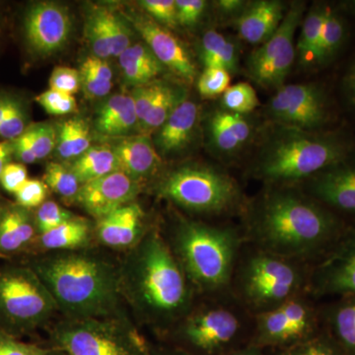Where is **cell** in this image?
<instances>
[{
  "label": "cell",
  "mask_w": 355,
  "mask_h": 355,
  "mask_svg": "<svg viewBox=\"0 0 355 355\" xmlns=\"http://www.w3.org/2000/svg\"><path fill=\"white\" fill-rule=\"evenodd\" d=\"M268 114L284 127L320 132L331 120L330 99L318 84H292L277 89Z\"/></svg>",
  "instance_id": "4fadbf2b"
},
{
  "label": "cell",
  "mask_w": 355,
  "mask_h": 355,
  "mask_svg": "<svg viewBox=\"0 0 355 355\" xmlns=\"http://www.w3.org/2000/svg\"><path fill=\"white\" fill-rule=\"evenodd\" d=\"M222 104L226 111L245 114L258 108L260 101L253 86L249 83H238L229 86L223 93Z\"/></svg>",
  "instance_id": "f35d334b"
},
{
  "label": "cell",
  "mask_w": 355,
  "mask_h": 355,
  "mask_svg": "<svg viewBox=\"0 0 355 355\" xmlns=\"http://www.w3.org/2000/svg\"><path fill=\"white\" fill-rule=\"evenodd\" d=\"M202 60L205 69H222L230 73L237 67V48L220 33L209 30L202 36Z\"/></svg>",
  "instance_id": "4dcf8cb0"
},
{
  "label": "cell",
  "mask_w": 355,
  "mask_h": 355,
  "mask_svg": "<svg viewBox=\"0 0 355 355\" xmlns=\"http://www.w3.org/2000/svg\"><path fill=\"white\" fill-rule=\"evenodd\" d=\"M158 195L196 214H222L242 210L246 202L237 182L227 173L207 166L178 168L159 183Z\"/></svg>",
  "instance_id": "ba28073f"
},
{
  "label": "cell",
  "mask_w": 355,
  "mask_h": 355,
  "mask_svg": "<svg viewBox=\"0 0 355 355\" xmlns=\"http://www.w3.org/2000/svg\"><path fill=\"white\" fill-rule=\"evenodd\" d=\"M209 130L214 146L221 153L238 150L251 137L252 128L243 114L218 111L209 121Z\"/></svg>",
  "instance_id": "484cf974"
},
{
  "label": "cell",
  "mask_w": 355,
  "mask_h": 355,
  "mask_svg": "<svg viewBox=\"0 0 355 355\" xmlns=\"http://www.w3.org/2000/svg\"><path fill=\"white\" fill-rule=\"evenodd\" d=\"M327 9L328 6L324 4L313 6L308 15L303 19L300 38L296 46L299 60H301L303 64H315V58L323 31Z\"/></svg>",
  "instance_id": "d6a6232c"
},
{
  "label": "cell",
  "mask_w": 355,
  "mask_h": 355,
  "mask_svg": "<svg viewBox=\"0 0 355 355\" xmlns=\"http://www.w3.org/2000/svg\"><path fill=\"white\" fill-rule=\"evenodd\" d=\"M151 355H191L183 349L178 347H161V349H153L151 347Z\"/></svg>",
  "instance_id": "94428289"
},
{
  "label": "cell",
  "mask_w": 355,
  "mask_h": 355,
  "mask_svg": "<svg viewBox=\"0 0 355 355\" xmlns=\"http://www.w3.org/2000/svg\"><path fill=\"white\" fill-rule=\"evenodd\" d=\"M181 102L182 100L174 89L160 83L157 94L154 98L146 119L140 123V128L144 130L160 128Z\"/></svg>",
  "instance_id": "e575fe53"
},
{
  "label": "cell",
  "mask_w": 355,
  "mask_h": 355,
  "mask_svg": "<svg viewBox=\"0 0 355 355\" xmlns=\"http://www.w3.org/2000/svg\"><path fill=\"white\" fill-rule=\"evenodd\" d=\"M121 296L147 324L168 333L196 304L195 288L165 238L147 231L120 266Z\"/></svg>",
  "instance_id": "7a4b0ae2"
},
{
  "label": "cell",
  "mask_w": 355,
  "mask_h": 355,
  "mask_svg": "<svg viewBox=\"0 0 355 355\" xmlns=\"http://www.w3.org/2000/svg\"><path fill=\"white\" fill-rule=\"evenodd\" d=\"M225 355H266L265 350L260 349V347H254V345H243L239 349L232 350L229 354Z\"/></svg>",
  "instance_id": "91938a15"
},
{
  "label": "cell",
  "mask_w": 355,
  "mask_h": 355,
  "mask_svg": "<svg viewBox=\"0 0 355 355\" xmlns=\"http://www.w3.org/2000/svg\"><path fill=\"white\" fill-rule=\"evenodd\" d=\"M347 6L349 7L352 12L355 13V0H354V1L347 2Z\"/></svg>",
  "instance_id": "be15d7a7"
},
{
  "label": "cell",
  "mask_w": 355,
  "mask_h": 355,
  "mask_svg": "<svg viewBox=\"0 0 355 355\" xmlns=\"http://www.w3.org/2000/svg\"><path fill=\"white\" fill-rule=\"evenodd\" d=\"M144 211L132 202L98 219L96 234L100 243L112 248H133L146 234Z\"/></svg>",
  "instance_id": "d6986e66"
},
{
  "label": "cell",
  "mask_w": 355,
  "mask_h": 355,
  "mask_svg": "<svg viewBox=\"0 0 355 355\" xmlns=\"http://www.w3.org/2000/svg\"><path fill=\"white\" fill-rule=\"evenodd\" d=\"M275 355H345L324 328L304 342L287 349L275 350Z\"/></svg>",
  "instance_id": "74e56055"
},
{
  "label": "cell",
  "mask_w": 355,
  "mask_h": 355,
  "mask_svg": "<svg viewBox=\"0 0 355 355\" xmlns=\"http://www.w3.org/2000/svg\"><path fill=\"white\" fill-rule=\"evenodd\" d=\"M36 101L46 113L53 116H62L76 111V101L73 95L50 88L37 96Z\"/></svg>",
  "instance_id": "ee69618b"
},
{
  "label": "cell",
  "mask_w": 355,
  "mask_h": 355,
  "mask_svg": "<svg viewBox=\"0 0 355 355\" xmlns=\"http://www.w3.org/2000/svg\"><path fill=\"white\" fill-rule=\"evenodd\" d=\"M322 328L319 306L308 294H302L254 315L249 345L263 350L284 349L312 338Z\"/></svg>",
  "instance_id": "8fae6325"
},
{
  "label": "cell",
  "mask_w": 355,
  "mask_h": 355,
  "mask_svg": "<svg viewBox=\"0 0 355 355\" xmlns=\"http://www.w3.org/2000/svg\"><path fill=\"white\" fill-rule=\"evenodd\" d=\"M49 85L53 90L74 96L81 88L80 71L72 67H55L51 72Z\"/></svg>",
  "instance_id": "bcb514c9"
},
{
  "label": "cell",
  "mask_w": 355,
  "mask_h": 355,
  "mask_svg": "<svg viewBox=\"0 0 355 355\" xmlns=\"http://www.w3.org/2000/svg\"><path fill=\"white\" fill-rule=\"evenodd\" d=\"M307 294L314 300L355 295V226H347L328 252L311 265Z\"/></svg>",
  "instance_id": "5bb4252c"
},
{
  "label": "cell",
  "mask_w": 355,
  "mask_h": 355,
  "mask_svg": "<svg viewBox=\"0 0 355 355\" xmlns=\"http://www.w3.org/2000/svg\"><path fill=\"white\" fill-rule=\"evenodd\" d=\"M243 212L245 243L310 265L324 256L349 226L299 187L266 186Z\"/></svg>",
  "instance_id": "6da1fadb"
},
{
  "label": "cell",
  "mask_w": 355,
  "mask_h": 355,
  "mask_svg": "<svg viewBox=\"0 0 355 355\" xmlns=\"http://www.w3.org/2000/svg\"><path fill=\"white\" fill-rule=\"evenodd\" d=\"M119 58L125 80L135 86L153 83L164 67L146 44L140 43L132 44Z\"/></svg>",
  "instance_id": "4316f807"
},
{
  "label": "cell",
  "mask_w": 355,
  "mask_h": 355,
  "mask_svg": "<svg viewBox=\"0 0 355 355\" xmlns=\"http://www.w3.org/2000/svg\"><path fill=\"white\" fill-rule=\"evenodd\" d=\"M98 132L110 137L128 135L139 125L132 96L116 94L102 105L96 116Z\"/></svg>",
  "instance_id": "d4e9b609"
},
{
  "label": "cell",
  "mask_w": 355,
  "mask_h": 355,
  "mask_svg": "<svg viewBox=\"0 0 355 355\" xmlns=\"http://www.w3.org/2000/svg\"><path fill=\"white\" fill-rule=\"evenodd\" d=\"M74 217L76 216L71 212L64 209L57 202H53V200H46L37 209L34 218L37 231L40 234H43V233L57 228L58 226L62 225Z\"/></svg>",
  "instance_id": "60d3db41"
},
{
  "label": "cell",
  "mask_w": 355,
  "mask_h": 355,
  "mask_svg": "<svg viewBox=\"0 0 355 355\" xmlns=\"http://www.w3.org/2000/svg\"><path fill=\"white\" fill-rule=\"evenodd\" d=\"M27 113L20 99L9 94H0V137L3 140L17 139L28 128Z\"/></svg>",
  "instance_id": "836d02e7"
},
{
  "label": "cell",
  "mask_w": 355,
  "mask_h": 355,
  "mask_svg": "<svg viewBox=\"0 0 355 355\" xmlns=\"http://www.w3.org/2000/svg\"><path fill=\"white\" fill-rule=\"evenodd\" d=\"M79 71H80L81 77V89H83L84 94L90 99L105 97L111 92L113 83H106V81L100 80V79L89 76L88 73L81 71V70Z\"/></svg>",
  "instance_id": "db71d44e"
},
{
  "label": "cell",
  "mask_w": 355,
  "mask_h": 355,
  "mask_svg": "<svg viewBox=\"0 0 355 355\" xmlns=\"http://www.w3.org/2000/svg\"><path fill=\"white\" fill-rule=\"evenodd\" d=\"M355 157V140L342 132L282 127L273 132L252 174L266 186L299 187L331 166Z\"/></svg>",
  "instance_id": "277c9868"
},
{
  "label": "cell",
  "mask_w": 355,
  "mask_h": 355,
  "mask_svg": "<svg viewBox=\"0 0 355 355\" xmlns=\"http://www.w3.org/2000/svg\"><path fill=\"white\" fill-rule=\"evenodd\" d=\"M51 347L21 342L0 331V355H46Z\"/></svg>",
  "instance_id": "c3c4849f"
},
{
  "label": "cell",
  "mask_w": 355,
  "mask_h": 355,
  "mask_svg": "<svg viewBox=\"0 0 355 355\" xmlns=\"http://www.w3.org/2000/svg\"><path fill=\"white\" fill-rule=\"evenodd\" d=\"M198 118V107L191 101H182L164 125L159 128L156 144L162 154L178 153L190 144Z\"/></svg>",
  "instance_id": "603a6c76"
},
{
  "label": "cell",
  "mask_w": 355,
  "mask_h": 355,
  "mask_svg": "<svg viewBox=\"0 0 355 355\" xmlns=\"http://www.w3.org/2000/svg\"><path fill=\"white\" fill-rule=\"evenodd\" d=\"M168 331L178 349L191 355H225L251 340L254 316L230 291L207 296Z\"/></svg>",
  "instance_id": "52a82bcc"
},
{
  "label": "cell",
  "mask_w": 355,
  "mask_h": 355,
  "mask_svg": "<svg viewBox=\"0 0 355 355\" xmlns=\"http://www.w3.org/2000/svg\"><path fill=\"white\" fill-rule=\"evenodd\" d=\"M13 149L12 144L9 140H1L0 141V175L4 168L9 163L12 162Z\"/></svg>",
  "instance_id": "680465c9"
},
{
  "label": "cell",
  "mask_w": 355,
  "mask_h": 355,
  "mask_svg": "<svg viewBox=\"0 0 355 355\" xmlns=\"http://www.w3.org/2000/svg\"><path fill=\"white\" fill-rule=\"evenodd\" d=\"M71 20L65 7L55 2L40 1L26 10L23 36L34 55L48 57L57 53L69 41Z\"/></svg>",
  "instance_id": "9a60e30c"
},
{
  "label": "cell",
  "mask_w": 355,
  "mask_h": 355,
  "mask_svg": "<svg viewBox=\"0 0 355 355\" xmlns=\"http://www.w3.org/2000/svg\"><path fill=\"white\" fill-rule=\"evenodd\" d=\"M13 149V157L17 159L18 162L22 164H34L38 161L31 144H30L29 139L27 137L22 133L17 139L11 140Z\"/></svg>",
  "instance_id": "11a10c76"
},
{
  "label": "cell",
  "mask_w": 355,
  "mask_h": 355,
  "mask_svg": "<svg viewBox=\"0 0 355 355\" xmlns=\"http://www.w3.org/2000/svg\"><path fill=\"white\" fill-rule=\"evenodd\" d=\"M37 159L48 157L57 148L58 130L51 123H37L28 125L24 132Z\"/></svg>",
  "instance_id": "ab89813d"
},
{
  "label": "cell",
  "mask_w": 355,
  "mask_h": 355,
  "mask_svg": "<svg viewBox=\"0 0 355 355\" xmlns=\"http://www.w3.org/2000/svg\"><path fill=\"white\" fill-rule=\"evenodd\" d=\"M29 266L69 319L120 314V268L99 254L83 249L57 252Z\"/></svg>",
  "instance_id": "3957f363"
},
{
  "label": "cell",
  "mask_w": 355,
  "mask_h": 355,
  "mask_svg": "<svg viewBox=\"0 0 355 355\" xmlns=\"http://www.w3.org/2000/svg\"><path fill=\"white\" fill-rule=\"evenodd\" d=\"M86 38L92 49L93 55L107 60L112 57L108 37L105 31L98 9H94L89 15L85 26Z\"/></svg>",
  "instance_id": "b9f144b4"
},
{
  "label": "cell",
  "mask_w": 355,
  "mask_h": 355,
  "mask_svg": "<svg viewBox=\"0 0 355 355\" xmlns=\"http://www.w3.org/2000/svg\"><path fill=\"white\" fill-rule=\"evenodd\" d=\"M231 77L227 70L205 69L198 80V89L203 98H214L223 94L229 88Z\"/></svg>",
  "instance_id": "7bdbcfd3"
},
{
  "label": "cell",
  "mask_w": 355,
  "mask_h": 355,
  "mask_svg": "<svg viewBox=\"0 0 355 355\" xmlns=\"http://www.w3.org/2000/svg\"><path fill=\"white\" fill-rule=\"evenodd\" d=\"M140 6L159 24L168 28H175L178 25L175 0H144L140 1Z\"/></svg>",
  "instance_id": "7dc6e473"
},
{
  "label": "cell",
  "mask_w": 355,
  "mask_h": 355,
  "mask_svg": "<svg viewBox=\"0 0 355 355\" xmlns=\"http://www.w3.org/2000/svg\"><path fill=\"white\" fill-rule=\"evenodd\" d=\"M216 3L220 12L226 14L242 12L247 6L246 2L242 0H220Z\"/></svg>",
  "instance_id": "6f0895ef"
},
{
  "label": "cell",
  "mask_w": 355,
  "mask_h": 355,
  "mask_svg": "<svg viewBox=\"0 0 355 355\" xmlns=\"http://www.w3.org/2000/svg\"><path fill=\"white\" fill-rule=\"evenodd\" d=\"M90 239V224L74 217L57 228L40 234L39 242L46 251L64 252L83 249Z\"/></svg>",
  "instance_id": "83f0119b"
},
{
  "label": "cell",
  "mask_w": 355,
  "mask_h": 355,
  "mask_svg": "<svg viewBox=\"0 0 355 355\" xmlns=\"http://www.w3.org/2000/svg\"><path fill=\"white\" fill-rule=\"evenodd\" d=\"M51 347L70 355H151L146 338L123 315L67 319L51 331Z\"/></svg>",
  "instance_id": "9c48e42d"
},
{
  "label": "cell",
  "mask_w": 355,
  "mask_h": 355,
  "mask_svg": "<svg viewBox=\"0 0 355 355\" xmlns=\"http://www.w3.org/2000/svg\"><path fill=\"white\" fill-rule=\"evenodd\" d=\"M4 207H2L1 205H0V216H1L2 211H3Z\"/></svg>",
  "instance_id": "e7e4bbea"
},
{
  "label": "cell",
  "mask_w": 355,
  "mask_h": 355,
  "mask_svg": "<svg viewBox=\"0 0 355 355\" xmlns=\"http://www.w3.org/2000/svg\"><path fill=\"white\" fill-rule=\"evenodd\" d=\"M304 11V2L291 4L275 34L248 58V73L259 85L277 89L284 86L295 60L294 36Z\"/></svg>",
  "instance_id": "7c38bea8"
},
{
  "label": "cell",
  "mask_w": 355,
  "mask_h": 355,
  "mask_svg": "<svg viewBox=\"0 0 355 355\" xmlns=\"http://www.w3.org/2000/svg\"><path fill=\"white\" fill-rule=\"evenodd\" d=\"M310 266L244 242L230 292L254 316L307 294Z\"/></svg>",
  "instance_id": "8992f818"
},
{
  "label": "cell",
  "mask_w": 355,
  "mask_h": 355,
  "mask_svg": "<svg viewBox=\"0 0 355 355\" xmlns=\"http://www.w3.org/2000/svg\"><path fill=\"white\" fill-rule=\"evenodd\" d=\"M111 147L120 171L135 181L153 176L160 167V156L146 135L125 137Z\"/></svg>",
  "instance_id": "44dd1931"
},
{
  "label": "cell",
  "mask_w": 355,
  "mask_h": 355,
  "mask_svg": "<svg viewBox=\"0 0 355 355\" xmlns=\"http://www.w3.org/2000/svg\"><path fill=\"white\" fill-rule=\"evenodd\" d=\"M178 24L193 26L202 17L207 1L203 0H175Z\"/></svg>",
  "instance_id": "816d5d0a"
},
{
  "label": "cell",
  "mask_w": 355,
  "mask_h": 355,
  "mask_svg": "<svg viewBox=\"0 0 355 355\" xmlns=\"http://www.w3.org/2000/svg\"><path fill=\"white\" fill-rule=\"evenodd\" d=\"M343 90L347 104L355 112V58L343 77Z\"/></svg>",
  "instance_id": "9f6ffc18"
},
{
  "label": "cell",
  "mask_w": 355,
  "mask_h": 355,
  "mask_svg": "<svg viewBox=\"0 0 355 355\" xmlns=\"http://www.w3.org/2000/svg\"><path fill=\"white\" fill-rule=\"evenodd\" d=\"M58 310L30 266L0 268V331L18 338L44 326Z\"/></svg>",
  "instance_id": "30bf717a"
},
{
  "label": "cell",
  "mask_w": 355,
  "mask_h": 355,
  "mask_svg": "<svg viewBox=\"0 0 355 355\" xmlns=\"http://www.w3.org/2000/svg\"><path fill=\"white\" fill-rule=\"evenodd\" d=\"M29 210L18 205L4 207L0 216V253H16L34 240L37 228Z\"/></svg>",
  "instance_id": "cb8c5ba5"
},
{
  "label": "cell",
  "mask_w": 355,
  "mask_h": 355,
  "mask_svg": "<svg viewBox=\"0 0 355 355\" xmlns=\"http://www.w3.org/2000/svg\"><path fill=\"white\" fill-rule=\"evenodd\" d=\"M16 205L31 209L41 207L48 197V186L44 181L28 179L15 193Z\"/></svg>",
  "instance_id": "f6af8a7d"
},
{
  "label": "cell",
  "mask_w": 355,
  "mask_h": 355,
  "mask_svg": "<svg viewBox=\"0 0 355 355\" xmlns=\"http://www.w3.org/2000/svg\"><path fill=\"white\" fill-rule=\"evenodd\" d=\"M69 167L81 184L120 171L111 146H91Z\"/></svg>",
  "instance_id": "f1b7e54d"
},
{
  "label": "cell",
  "mask_w": 355,
  "mask_h": 355,
  "mask_svg": "<svg viewBox=\"0 0 355 355\" xmlns=\"http://www.w3.org/2000/svg\"><path fill=\"white\" fill-rule=\"evenodd\" d=\"M160 83H150L144 85L135 86L132 93L133 103H135V112H137L139 125L144 121L151 105L154 101Z\"/></svg>",
  "instance_id": "681fc988"
},
{
  "label": "cell",
  "mask_w": 355,
  "mask_h": 355,
  "mask_svg": "<svg viewBox=\"0 0 355 355\" xmlns=\"http://www.w3.org/2000/svg\"><path fill=\"white\" fill-rule=\"evenodd\" d=\"M284 4L277 0H259L247 4L236 20L240 36L248 43H266L284 19Z\"/></svg>",
  "instance_id": "ffe728a7"
},
{
  "label": "cell",
  "mask_w": 355,
  "mask_h": 355,
  "mask_svg": "<svg viewBox=\"0 0 355 355\" xmlns=\"http://www.w3.org/2000/svg\"><path fill=\"white\" fill-rule=\"evenodd\" d=\"M132 20L135 29L161 64L189 83L195 80V64L181 42L167 28L146 16H137Z\"/></svg>",
  "instance_id": "ac0fdd59"
},
{
  "label": "cell",
  "mask_w": 355,
  "mask_h": 355,
  "mask_svg": "<svg viewBox=\"0 0 355 355\" xmlns=\"http://www.w3.org/2000/svg\"><path fill=\"white\" fill-rule=\"evenodd\" d=\"M97 9L108 37L112 57H120L123 51L132 46V33L130 28L118 14L110 9L104 7Z\"/></svg>",
  "instance_id": "8d00e7d4"
},
{
  "label": "cell",
  "mask_w": 355,
  "mask_h": 355,
  "mask_svg": "<svg viewBox=\"0 0 355 355\" xmlns=\"http://www.w3.org/2000/svg\"><path fill=\"white\" fill-rule=\"evenodd\" d=\"M79 70L106 83H112L113 79V71L108 62L95 55L86 58Z\"/></svg>",
  "instance_id": "f5cc1de1"
},
{
  "label": "cell",
  "mask_w": 355,
  "mask_h": 355,
  "mask_svg": "<svg viewBox=\"0 0 355 355\" xmlns=\"http://www.w3.org/2000/svg\"><path fill=\"white\" fill-rule=\"evenodd\" d=\"M299 188L338 216H355V157L318 173Z\"/></svg>",
  "instance_id": "2e32d148"
},
{
  "label": "cell",
  "mask_w": 355,
  "mask_h": 355,
  "mask_svg": "<svg viewBox=\"0 0 355 355\" xmlns=\"http://www.w3.org/2000/svg\"><path fill=\"white\" fill-rule=\"evenodd\" d=\"M167 242L197 293L214 296L230 291L236 261L245 242L242 230L181 220Z\"/></svg>",
  "instance_id": "5b68a950"
},
{
  "label": "cell",
  "mask_w": 355,
  "mask_h": 355,
  "mask_svg": "<svg viewBox=\"0 0 355 355\" xmlns=\"http://www.w3.org/2000/svg\"><path fill=\"white\" fill-rule=\"evenodd\" d=\"M90 147V128L83 119H69L60 125L57 150L60 158L64 160L78 158Z\"/></svg>",
  "instance_id": "1f68e13d"
},
{
  "label": "cell",
  "mask_w": 355,
  "mask_h": 355,
  "mask_svg": "<svg viewBox=\"0 0 355 355\" xmlns=\"http://www.w3.org/2000/svg\"><path fill=\"white\" fill-rule=\"evenodd\" d=\"M43 178L48 188L65 198L74 200L83 186L70 167L62 163L51 162L46 165Z\"/></svg>",
  "instance_id": "d590c367"
},
{
  "label": "cell",
  "mask_w": 355,
  "mask_h": 355,
  "mask_svg": "<svg viewBox=\"0 0 355 355\" xmlns=\"http://www.w3.org/2000/svg\"><path fill=\"white\" fill-rule=\"evenodd\" d=\"M46 355H70L65 352L64 350L55 349V347H51L50 352Z\"/></svg>",
  "instance_id": "6125c7cd"
},
{
  "label": "cell",
  "mask_w": 355,
  "mask_h": 355,
  "mask_svg": "<svg viewBox=\"0 0 355 355\" xmlns=\"http://www.w3.org/2000/svg\"><path fill=\"white\" fill-rule=\"evenodd\" d=\"M319 308L322 327L345 355H355V295L335 298Z\"/></svg>",
  "instance_id": "7402d4cb"
},
{
  "label": "cell",
  "mask_w": 355,
  "mask_h": 355,
  "mask_svg": "<svg viewBox=\"0 0 355 355\" xmlns=\"http://www.w3.org/2000/svg\"><path fill=\"white\" fill-rule=\"evenodd\" d=\"M29 179L27 168L19 162H10L0 175V184L8 193L15 195Z\"/></svg>",
  "instance_id": "f907efd6"
},
{
  "label": "cell",
  "mask_w": 355,
  "mask_h": 355,
  "mask_svg": "<svg viewBox=\"0 0 355 355\" xmlns=\"http://www.w3.org/2000/svg\"><path fill=\"white\" fill-rule=\"evenodd\" d=\"M347 38L345 18L334 9H327L326 17L315 58V67H324L338 57Z\"/></svg>",
  "instance_id": "f546056e"
},
{
  "label": "cell",
  "mask_w": 355,
  "mask_h": 355,
  "mask_svg": "<svg viewBox=\"0 0 355 355\" xmlns=\"http://www.w3.org/2000/svg\"><path fill=\"white\" fill-rule=\"evenodd\" d=\"M139 191V182L119 171L83 184L74 200L100 219L133 202Z\"/></svg>",
  "instance_id": "e0dca14e"
}]
</instances>
